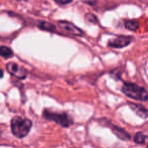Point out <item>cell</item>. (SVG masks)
<instances>
[{"label":"cell","mask_w":148,"mask_h":148,"mask_svg":"<svg viewBox=\"0 0 148 148\" xmlns=\"http://www.w3.org/2000/svg\"><path fill=\"white\" fill-rule=\"evenodd\" d=\"M31 127H32V122L30 120L18 116L12 118L10 122L12 134L17 138H24L29 133Z\"/></svg>","instance_id":"6da1fadb"},{"label":"cell","mask_w":148,"mask_h":148,"mask_svg":"<svg viewBox=\"0 0 148 148\" xmlns=\"http://www.w3.org/2000/svg\"><path fill=\"white\" fill-rule=\"evenodd\" d=\"M122 92L131 99L143 102L148 101V92L146 89L133 83H124L122 86Z\"/></svg>","instance_id":"7a4b0ae2"},{"label":"cell","mask_w":148,"mask_h":148,"mask_svg":"<svg viewBox=\"0 0 148 148\" xmlns=\"http://www.w3.org/2000/svg\"><path fill=\"white\" fill-rule=\"evenodd\" d=\"M42 116L47 120L53 121L62 127H69L73 124V119L66 113H59V112H53L51 110H45Z\"/></svg>","instance_id":"3957f363"},{"label":"cell","mask_w":148,"mask_h":148,"mask_svg":"<svg viewBox=\"0 0 148 148\" xmlns=\"http://www.w3.org/2000/svg\"><path fill=\"white\" fill-rule=\"evenodd\" d=\"M57 26L60 28V30H62L64 32L69 33L71 35H75V36H82L84 34V31L81 28H79L78 26H76L74 23L69 21H64V20H60L58 21Z\"/></svg>","instance_id":"277c9868"},{"label":"cell","mask_w":148,"mask_h":148,"mask_svg":"<svg viewBox=\"0 0 148 148\" xmlns=\"http://www.w3.org/2000/svg\"><path fill=\"white\" fill-rule=\"evenodd\" d=\"M6 69H7L8 73L10 75H12L17 79H20V80L25 79L26 76H27V71L16 62H8L6 64Z\"/></svg>","instance_id":"5b68a950"},{"label":"cell","mask_w":148,"mask_h":148,"mask_svg":"<svg viewBox=\"0 0 148 148\" xmlns=\"http://www.w3.org/2000/svg\"><path fill=\"white\" fill-rule=\"evenodd\" d=\"M133 41L132 36H128V35H119V36L112 38L108 41V45L110 47H115V49H122L125 47Z\"/></svg>","instance_id":"8992f818"},{"label":"cell","mask_w":148,"mask_h":148,"mask_svg":"<svg viewBox=\"0 0 148 148\" xmlns=\"http://www.w3.org/2000/svg\"><path fill=\"white\" fill-rule=\"evenodd\" d=\"M129 107L131 108L133 112L136 114L137 116L141 118H147L148 117V109L144 107L142 105H139V104H135V103H128Z\"/></svg>","instance_id":"52a82bcc"},{"label":"cell","mask_w":148,"mask_h":148,"mask_svg":"<svg viewBox=\"0 0 148 148\" xmlns=\"http://www.w3.org/2000/svg\"><path fill=\"white\" fill-rule=\"evenodd\" d=\"M111 129H112V131H113L114 134H115L120 140H130L131 139V135L129 134L126 130H124L123 128H120V127H118V126L112 125Z\"/></svg>","instance_id":"ba28073f"},{"label":"cell","mask_w":148,"mask_h":148,"mask_svg":"<svg viewBox=\"0 0 148 148\" xmlns=\"http://www.w3.org/2000/svg\"><path fill=\"white\" fill-rule=\"evenodd\" d=\"M38 27H40L43 30H47V31H51V32H57V26L55 24L51 23V22H47V21H42L41 23L38 24Z\"/></svg>","instance_id":"9c48e42d"},{"label":"cell","mask_w":148,"mask_h":148,"mask_svg":"<svg viewBox=\"0 0 148 148\" xmlns=\"http://www.w3.org/2000/svg\"><path fill=\"white\" fill-rule=\"evenodd\" d=\"M12 56H13V51H12V49L10 47L0 45V57L8 59V58H11Z\"/></svg>","instance_id":"30bf717a"},{"label":"cell","mask_w":148,"mask_h":148,"mask_svg":"<svg viewBox=\"0 0 148 148\" xmlns=\"http://www.w3.org/2000/svg\"><path fill=\"white\" fill-rule=\"evenodd\" d=\"M125 27L129 30L136 31L139 28V22L137 20H126L124 23Z\"/></svg>","instance_id":"8fae6325"},{"label":"cell","mask_w":148,"mask_h":148,"mask_svg":"<svg viewBox=\"0 0 148 148\" xmlns=\"http://www.w3.org/2000/svg\"><path fill=\"white\" fill-rule=\"evenodd\" d=\"M133 139H134L135 143H137V144H144V143L147 141V136L144 134V133L138 132L135 134V136Z\"/></svg>","instance_id":"7c38bea8"},{"label":"cell","mask_w":148,"mask_h":148,"mask_svg":"<svg viewBox=\"0 0 148 148\" xmlns=\"http://www.w3.org/2000/svg\"><path fill=\"white\" fill-rule=\"evenodd\" d=\"M85 19L87 20V22H90V23H94V24H98V18L96 17L94 14L88 13L86 16H85Z\"/></svg>","instance_id":"4fadbf2b"},{"label":"cell","mask_w":148,"mask_h":148,"mask_svg":"<svg viewBox=\"0 0 148 148\" xmlns=\"http://www.w3.org/2000/svg\"><path fill=\"white\" fill-rule=\"evenodd\" d=\"M56 1L58 4H60V5H66V4H69L73 1V0H53Z\"/></svg>","instance_id":"5bb4252c"},{"label":"cell","mask_w":148,"mask_h":148,"mask_svg":"<svg viewBox=\"0 0 148 148\" xmlns=\"http://www.w3.org/2000/svg\"><path fill=\"white\" fill-rule=\"evenodd\" d=\"M2 77H3V71L0 70V78H2Z\"/></svg>","instance_id":"9a60e30c"},{"label":"cell","mask_w":148,"mask_h":148,"mask_svg":"<svg viewBox=\"0 0 148 148\" xmlns=\"http://www.w3.org/2000/svg\"><path fill=\"white\" fill-rule=\"evenodd\" d=\"M147 148H148V144H147Z\"/></svg>","instance_id":"2e32d148"}]
</instances>
